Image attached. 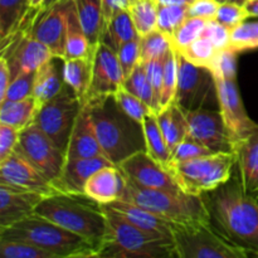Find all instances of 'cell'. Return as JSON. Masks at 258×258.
Returning <instances> with one entry per match:
<instances>
[{
	"mask_svg": "<svg viewBox=\"0 0 258 258\" xmlns=\"http://www.w3.org/2000/svg\"><path fill=\"white\" fill-rule=\"evenodd\" d=\"M0 238L29 242L52 252L57 258L97 257L98 253V247L93 242L35 213L0 228Z\"/></svg>",
	"mask_w": 258,
	"mask_h": 258,
	"instance_id": "4",
	"label": "cell"
},
{
	"mask_svg": "<svg viewBox=\"0 0 258 258\" xmlns=\"http://www.w3.org/2000/svg\"><path fill=\"white\" fill-rule=\"evenodd\" d=\"M0 254L3 258H57L54 253L24 241L0 238Z\"/></svg>",
	"mask_w": 258,
	"mask_h": 258,
	"instance_id": "39",
	"label": "cell"
},
{
	"mask_svg": "<svg viewBox=\"0 0 258 258\" xmlns=\"http://www.w3.org/2000/svg\"><path fill=\"white\" fill-rule=\"evenodd\" d=\"M211 154L214 153L212 150H209L208 148H206L204 145L199 144L198 141H196L194 139H191L190 136H188L185 140H183L180 144H178L176 148L173 150L170 163L193 160V159L211 155Z\"/></svg>",
	"mask_w": 258,
	"mask_h": 258,
	"instance_id": "46",
	"label": "cell"
},
{
	"mask_svg": "<svg viewBox=\"0 0 258 258\" xmlns=\"http://www.w3.org/2000/svg\"><path fill=\"white\" fill-rule=\"evenodd\" d=\"M217 2H218L219 4H222V3H234V4L244 5L248 0H217Z\"/></svg>",
	"mask_w": 258,
	"mask_h": 258,
	"instance_id": "58",
	"label": "cell"
},
{
	"mask_svg": "<svg viewBox=\"0 0 258 258\" xmlns=\"http://www.w3.org/2000/svg\"><path fill=\"white\" fill-rule=\"evenodd\" d=\"M39 107L33 96L18 101H3L0 103V123L22 131L34 122Z\"/></svg>",
	"mask_w": 258,
	"mask_h": 258,
	"instance_id": "30",
	"label": "cell"
},
{
	"mask_svg": "<svg viewBox=\"0 0 258 258\" xmlns=\"http://www.w3.org/2000/svg\"><path fill=\"white\" fill-rule=\"evenodd\" d=\"M244 8H246L249 17L258 18V0H248V2L244 4Z\"/></svg>",
	"mask_w": 258,
	"mask_h": 258,
	"instance_id": "55",
	"label": "cell"
},
{
	"mask_svg": "<svg viewBox=\"0 0 258 258\" xmlns=\"http://www.w3.org/2000/svg\"><path fill=\"white\" fill-rule=\"evenodd\" d=\"M126 186V175L120 166L108 165L91 175L85 186V194L100 204L118 201Z\"/></svg>",
	"mask_w": 258,
	"mask_h": 258,
	"instance_id": "22",
	"label": "cell"
},
{
	"mask_svg": "<svg viewBox=\"0 0 258 258\" xmlns=\"http://www.w3.org/2000/svg\"><path fill=\"white\" fill-rule=\"evenodd\" d=\"M103 154L100 141L97 139L92 116H91L90 102H85L81 106L80 113L76 118L70 143H68L66 160L67 159L80 158H95Z\"/></svg>",
	"mask_w": 258,
	"mask_h": 258,
	"instance_id": "21",
	"label": "cell"
},
{
	"mask_svg": "<svg viewBox=\"0 0 258 258\" xmlns=\"http://www.w3.org/2000/svg\"><path fill=\"white\" fill-rule=\"evenodd\" d=\"M115 98L116 101H117L118 106H120L130 117H133L134 120L139 121V122L141 123L144 122L146 116H149L150 113L154 112L141 98H139L138 96H135L134 93L128 92L123 86L115 93Z\"/></svg>",
	"mask_w": 258,
	"mask_h": 258,
	"instance_id": "43",
	"label": "cell"
},
{
	"mask_svg": "<svg viewBox=\"0 0 258 258\" xmlns=\"http://www.w3.org/2000/svg\"><path fill=\"white\" fill-rule=\"evenodd\" d=\"M0 183L37 191L47 197L58 193L52 181L48 180L17 148L0 160Z\"/></svg>",
	"mask_w": 258,
	"mask_h": 258,
	"instance_id": "17",
	"label": "cell"
},
{
	"mask_svg": "<svg viewBox=\"0 0 258 258\" xmlns=\"http://www.w3.org/2000/svg\"><path fill=\"white\" fill-rule=\"evenodd\" d=\"M118 201L134 203L156 216L178 224L211 223L208 208L202 196L140 186L126 176V186Z\"/></svg>",
	"mask_w": 258,
	"mask_h": 258,
	"instance_id": "6",
	"label": "cell"
},
{
	"mask_svg": "<svg viewBox=\"0 0 258 258\" xmlns=\"http://www.w3.org/2000/svg\"><path fill=\"white\" fill-rule=\"evenodd\" d=\"M202 198L212 227L248 257L258 256V202L244 191L239 173L232 174L228 181L202 194Z\"/></svg>",
	"mask_w": 258,
	"mask_h": 258,
	"instance_id": "1",
	"label": "cell"
},
{
	"mask_svg": "<svg viewBox=\"0 0 258 258\" xmlns=\"http://www.w3.org/2000/svg\"><path fill=\"white\" fill-rule=\"evenodd\" d=\"M47 196L19 186L0 183V228H5L35 213Z\"/></svg>",
	"mask_w": 258,
	"mask_h": 258,
	"instance_id": "19",
	"label": "cell"
},
{
	"mask_svg": "<svg viewBox=\"0 0 258 258\" xmlns=\"http://www.w3.org/2000/svg\"><path fill=\"white\" fill-rule=\"evenodd\" d=\"M81 106L82 103L75 91L66 85L55 97L38 110L35 116L34 123H37L64 154L67 153L71 134Z\"/></svg>",
	"mask_w": 258,
	"mask_h": 258,
	"instance_id": "9",
	"label": "cell"
},
{
	"mask_svg": "<svg viewBox=\"0 0 258 258\" xmlns=\"http://www.w3.org/2000/svg\"><path fill=\"white\" fill-rule=\"evenodd\" d=\"M113 165L106 156L67 159L59 176L53 181L58 193L85 194V186L92 174L105 166Z\"/></svg>",
	"mask_w": 258,
	"mask_h": 258,
	"instance_id": "20",
	"label": "cell"
},
{
	"mask_svg": "<svg viewBox=\"0 0 258 258\" xmlns=\"http://www.w3.org/2000/svg\"><path fill=\"white\" fill-rule=\"evenodd\" d=\"M117 57L122 67L123 75L125 78L133 73L136 66L141 62V54H140V37L136 39L130 40V42L125 43L121 45L117 50Z\"/></svg>",
	"mask_w": 258,
	"mask_h": 258,
	"instance_id": "48",
	"label": "cell"
},
{
	"mask_svg": "<svg viewBox=\"0 0 258 258\" xmlns=\"http://www.w3.org/2000/svg\"><path fill=\"white\" fill-rule=\"evenodd\" d=\"M123 81L125 75L118 60L117 53L101 42L96 48L93 57L92 82L87 101L115 96V93L122 87Z\"/></svg>",
	"mask_w": 258,
	"mask_h": 258,
	"instance_id": "16",
	"label": "cell"
},
{
	"mask_svg": "<svg viewBox=\"0 0 258 258\" xmlns=\"http://www.w3.org/2000/svg\"><path fill=\"white\" fill-rule=\"evenodd\" d=\"M35 214L102 246L107 234V219L102 204L86 194L55 193L38 204Z\"/></svg>",
	"mask_w": 258,
	"mask_h": 258,
	"instance_id": "3",
	"label": "cell"
},
{
	"mask_svg": "<svg viewBox=\"0 0 258 258\" xmlns=\"http://www.w3.org/2000/svg\"><path fill=\"white\" fill-rule=\"evenodd\" d=\"M107 206L112 207L113 209L120 212L128 222H131L134 226L140 228L141 231L146 232L150 236L159 239L174 241L173 231H171L173 223L156 216L153 212L123 201H115Z\"/></svg>",
	"mask_w": 258,
	"mask_h": 258,
	"instance_id": "23",
	"label": "cell"
},
{
	"mask_svg": "<svg viewBox=\"0 0 258 258\" xmlns=\"http://www.w3.org/2000/svg\"><path fill=\"white\" fill-rule=\"evenodd\" d=\"M143 127L144 134H145L146 151L151 158H154L158 163L166 168L170 163L171 151L159 125L155 112L146 116L143 122Z\"/></svg>",
	"mask_w": 258,
	"mask_h": 258,
	"instance_id": "33",
	"label": "cell"
},
{
	"mask_svg": "<svg viewBox=\"0 0 258 258\" xmlns=\"http://www.w3.org/2000/svg\"><path fill=\"white\" fill-rule=\"evenodd\" d=\"M208 20L203 18L188 17L183 22V24L175 30L173 35L170 37L171 47L176 52H181L184 48L188 47L189 44L198 39L203 33Z\"/></svg>",
	"mask_w": 258,
	"mask_h": 258,
	"instance_id": "38",
	"label": "cell"
},
{
	"mask_svg": "<svg viewBox=\"0 0 258 258\" xmlns=\"http://www.w3.org/2000/svg\"><path fill=\"white\" fill-rule=\"evenodd\" d=\"M73 0H62L48 9H40L29 28V33L47 45L50 52L64 59L67 15Z\"/></svg>",
	"mask_w": 258,
	"mask_h": 258,
	"instance_id": "15",
	"label": "cell"
},
{
	"mask_svg": "<svg viewBox=\"0 0 258 258\" xmlns=\"http://www.w3.org/2000/svg\"><path fill=\"white\" fill-rule=\"evenodd\" d=\"M229 47L236 52L257 49L258 48V20L243 22L231 30Z\"/></svg>",
	"mask_w": 258,
	"mask_h": 258,
	"instance_id": "40",
	"label": "cell"
},
{
	"mask_svg": "<svg viewBox=\"0 0 258 258\" xmlns=\"http://www.w3.org/2000/svg\"><path fill=\"white\" fill-rule=\"evenodd\" d=\"M247 18H249L244 5L234 4V3H222L219 4L218 12H217L216 20H218L221 24L227 27L228 29H234L246 22Z\"/></svg>",
	"mask_w": 258,
	"mask_h": 258,
	"instance_id": "47",
	"label": "cell"
},
{
	"mask_svg": "<svg viewBox=\"0 0 258 258\" xmlns=\"http://www.w3.org/2000/svg\"><path fill=\"white\" fill-rule=\"evenodd\" d=\"M176 88H178V60H176V52L171 48L164 58V77L160 110L168 107L175 101Z\"/></svg>",
	"mask_w": 258,
	"mask_h": 258,
	"instance_id": "37",
	"label": "cell"
},
{
	"mask_svg": "<svg viewBox=\"0 0 258 258\" xmlns=\"http://www.w3.org/2000/svg\"><path fill=\"white\" fill-rule=\"evenodd\" d=\"M159 4L156 0H131L128 12L139 35L158 29Z\"/></svg>",
	"mask_w": 258,
	"mask_h": 258,
	"instance_id": "34",
	"label": "cell"
},
{
	"mask_svg": "<svg viewBox=\"0 0 258 258\" xmlns=\"http://www.w3.org/2000/svg\"><path fill=\"white\" fill-rule=\"evenodd\" d=\"M87 102L101 148L113 165L118 166L139 151H146L143 123L130 117L118 106L115 96Z\"/></svg>",
	"mask_w": 258,
	"mask_h": 258,
	"instance_id": "2",
	"label": "cell"
},
{
	"mask_svg": "<svg viewBox=\"0 0 258 258\" xmlns=\"http://www.w3.org/2000/svg\"><path fill=\"white\" fill-rule=\"evenodd\" d=\"M58 2H62V0H45L44 4H43V7H42V9H48V8H50L52 5H54L55 3H58Z\"/></svg>",
	"mask_w": 258,
	"mask_h": 258,
	"instance_id": "59",
	"label": "cell"
},
{
	"mask_svg": "<svg viewBox=\"0 0 258 258\" xmlns=\"http://www.w3.org/2000/svg\"><path fill=\"white\" fill-rule=\"evenodd\" d=\"M93 57L95 54L91 57L64 59V66H63L64 81L75 91L81 103L87 101L88 92H90L91 82H92Z\"/></svg>",
	"mask_w": 258,
	"mask_h": 258,
	"instance_id": "28",
	"label": "cell"
},
{
	"mask_svg": "<svg viewBox=\"0 0 258 258\" xmlns=\"http://www.w3.org/2000/svg\"><path fill=\"white\" fill-rule=\"evenodd\" d=\"M184 2H185L186 3V4H191V3H193L194 2V0H184Z\"/></svg>",
	"mask_w": 258,
	"mask_h": 258,
	"instance_id": "60",
	"label": "cell"
},
{
	"mask_svg": "<svg viewBox=\"0 0 258 258\" xmlns=\"http://www.w3.org/2000/svg\"><path fill=\"white\" fill-rule=\"evenodd\" d=\"M10 81H12V76H10V68L9 64H8V60L7 58L0 55V102L4 101L5 93H7Z\"/></svg>",
	"mask_w": 258,
	"mask_h": 258,
	"instance_id": "54",
	"label": "cell"
},
{
	"mask_svg": "<svg viewBox=\"0 0 258 258\" xmlns=\"http://www.w3.org/2000/svg\"><path fill=\"white\" fill-rule=\"evenodd\" d=\"M237 168L246 193H258V130L236 145Z\"/></svg>",
	"mask_w": 258,
	"mask_h": 258,
	"instance_id": "26",
	"label": "cell"
},
{
	"mask_svg": "<svg viewBox=\"0 0 258 258\" xmlns=\"http://www.w3.org/2000/svg\"><path fill=\"white\" fill-rule=\"evenodd\" d=\"M75 5L88 42L93 48H97L105 30L102 0H75Z\"/></svg>",
	"mask_w": 258,
	"mask_h": 258,
	"instance_id": "29",
	"label": "cell"
},
{
	"mask_svg": "<svg viewBox=\"0 0 258 258\" xmlns=\"http://www.w3.org/2000/svg\"><path fill=\"white\" fill-rule=\"evenodd\" d=\"M218 50L219 49L212 43V40H209L204 35H201L198 39L194 40L191 44L178 53L184 55L189 62L208 68Z\"/></svg>",
	"mask_w": 258,
	"mask_h": 258,
	"instance_id": "41",
	"label": "cell"
},
{
	"mask_svg": "<svg viewBox=\"0 0 258 258\" xmlns=\"http://www.w3.org/2000/svg\"><path fill=\"white\" fill-rule=\"evenodd\" d=\"M237 54L234 49L227 47L224 49L218 50L216 57L213 58L212 63L209 64V71L213 76H221L226 78L237 77Z\"/></svg>",
	"mask_w": 258,
	"mask_h": 258,
	"instance_id": "44",
	"label": "cell"
},
{
	"mask_svg": "<svg viewBox=\"0 0 258 258\" xmlns=\"http://www.w3.org/2000/svg\"><path fill=\"white\" fill-rule=\"evenodd\" d=\"M171 48L170 38L161 30L155 29L148 34L140 35L141 62L161 59Z\"/></svg>",
	"mask_w": 258,
	"mask_h": 258,
	"instance_id": "35",
	"label": "cell"
},
{
	"mask_svg": "<svg viewBox=\"0 0 258 258\" xmlns=\"http://www.w3.org/2000/svg\"><path fill=\"white\" fill-rule=\"evenodd\" d=\"M159 5H188L184 0H156Z\"/></svg>",
	"mask_w": 258,
	"mask_h": 258,
	"instance_id": "56",
	"label": "cell"
},
{
	"mask_svg": "<svg viewBox=\"0 0 258 258\" xmlns=\"http://www.w3.org/2000/svg\"><path fill=\"white\" fill-rule=\"evenodd\" d=\"M20 131L7 123H0V160L15 150L19 141Z\"/></svg>",
	"mask_w": 258,
	"mask_h": 258,
	"instance_id": "51",
	"label": "cell"
},
{
	"mask_svg": "<svg viewBox=\"0 0 258 258\" xmlns=\"http://www.w3.org/2000/svg\"><path fill=\"white\" fill-rule=\"evenodd\" d=\"M44 2L45 0H29L30 8H33V9H42Z\"/></svg>",
	"mask_w": 258,
	"mask_h": 258,
	"instance_id": "57",
	"label": "cell"
},
{
	"mask_svg": "<svg viewBox=\"0 0 258 258\" xmlns=\"http://www.w3.org/2000/svg\"><path fill=\"white\" fill-rule=\"evenodd\" d=\"M30 27L20 30L2 47V55L7 58L12 80L20 73L35 72L40 66L54 57L47 45L30 34Z\"/></svg>",
	"mask_w": 258,
	"mask_h": 258,
	"instance_id": "14",
	"label": "cell"
},
{
	"mask_svg": "<svg viewBox=\"0 0 258 258\" xmlns=\"http://www.w3.org/2000/svg\"><path fill=\"white\" fill-rule=\"evenodd\" d=\"M139 37L140 35L136 30L130 12L128 9H122L118 10L106 25L101 42L113 50H117L122 44Z\"/></svg>",
	"mask_w": 258,
	"mask_h": 258,
	"instance_id": "32",
	"label": "cell"
},
{
	"mask_svg": "<svg viewBox=\"0 0 258 258\" xmlns=\"http://www.w3.org/2000/svg\"><path fill=\"white\" fill-rule=\"evenodd\" d=\"M253 197H254V198H256V201L258 202V193H256V194H254V196H253Z\"/></svg>",
	"mask_w": 258,
	"mask_h": 258,
	"instance_id": "61",
	"label": "cell"
},
{
	"mask_svg": "<svg viewBox=\"0 0 258 258\" xmlns=\"http://www.w3.org/2000/svg\"><path fill=\"white\" fill-rule=\"evenodd\" d=\"M17 149L52 184L59 176L66 154L37 123L33 122L20 131Z\"/></svg>",
	"mask_w": 258,
	"mask_h": 258,
	"instance_id": "11",
	"label": "cell"
},
{
	"mask_svg": "<svg viewBox=\"0 0 258 258\" xmlns=\"http://www.w3.org/2000/svg\"><path fill=\"white\" fill-rule=\"evenodd\" d=\"M202 35L212 40L214 45L219 50L229 47V39H231V29L224 27L223 24L216 19H211L207 22L206 28H204Z\"/></svg>",
	"mask_w": 258,
	"mask_h": 258,
	"instance_id": "50",
	"label": "cell"
},
{
	"mask_svg": "<svg viewBox=\"0 0 258 258\" xmlns=\"http://www.w3.org/2000/svg\"><path fill=\"white\" fill-rule=\"evenodd\" d=\"M122 86L128 91V92L134 93V95L138 96L139 98H141L151 110H155L153 88H151L148 75H146L145 63H139V64L136 66L135 70L133 71V73L125 78ZM154 112H155V111H154Z\"/></svg>",
	"mask_w": 258,
	"mask_h": 258,
	"instance_id": "36",
	"label": "cell"
},
{
	"mask_svg": "<svg viewBox=\"0 0 258 258\" xmlns=\"http://www.w3.org/2000/svg\"><path fill=\"white\" fill-rule=\"evenodd\" d=\"M63 66L64 59L54 55L35 71L33 97L39 108L55 97L67 85L63 76Z\"/></svg>",
	"mask_w": 258,
	"mask_h": 258,
	"instance_id": "25",
	"label": "cell"
},
{
	"mask_svg": "<svg viewBox=\"0 0 258 258\" xmlns=\"http://www.w3.org/2000/svg\"><path fill=\"white\" fill-rule=\"evenodd\" d=\"M219 3L217 0H194L188 5V17L203 18L211 20L216 19Z\"/></svg>",
	"mask_w": 258,
	"mask_h": 258,
	"instance_id": "52",
	"label": "cell"
},
{
	"mask_svg": "<svg viewBox=\"0 0 258 258\" xmlns=\"http://www.w3.org/2000/svg\"><path fill=\"white\" fill-rule=\"evenodd\" d=\"M156 117L169 149L173 153L176 145L189 136V125L185 111L174 101L168 107L159 111Z\"/></svg>",
	"mask_w": 258,
	"mask_h": 258,
	"instance_id": "27",
	"label": "cell"
},
{
	"mask_svg": "<svg viewBox=\"0 0 258 258\" xmlns=\"http://www.w3.org/2000/svg\"><path fill=\"white\" fill-rule=\"evenodd\" d=\"M165 58V57H164ZM164 58L161 59L149 60L145 63L146 75L154 93V103H155V113L160 111L161 90H163V77H164Z\"/></svg>",
	"mask_w": 258,
	"mask_h": 258,
	"instance_id": "49",
	"label": "cell"
},
{
	"mask_svg": "<svg viewBox=\"0 0 258 258\" xmlns=\"http://www.w3.org/2000/svg\"><path fill=\"white\" fill-rule=\"evenodd\" d=\"M130 3H131V0H130Z\"/></svg>",
	"mask_w": 258,
	"mask_h": 258,
	"instance_id": "62",
	"label": "cell"
},
{
	"mask_svg": "<svg viewBox=\"0 0 258 258\" xmlns=\"http://www.w3.org/2000/svg\"><path fill=\"white\" fill-rule=\"evenodd\" d=\"M130 180L140 186L163 189L170 191H183L170 171L151 158L148 151H139L118 165Z\"/></svg>",
	"mask_w": 258,
	"mask_h": 258,
	"instance_id": "18",
	"label": "cell"
},
{
	"mask_svg": "<svg viewBox=\"0 0 258 258\" xmlns=\"http://www.w3.org/2000/svg\"><path fill=\"white\" fill-rule=\"evenodd\" d=\"M96 48L88 42L85 34L80 19H78L77 10H76L75 0L71 4L67 15V37H66V54L64 59L71 58H85L95 54Z\"/></svg>",
	"mask_w": 258,
	"mask_h": 258,
	"instance_id": "31",
	"label": "cell"
},
{
	"mask_svg": "<svg viewBox=\"0 0 258 258\" xmlns=\"http://www.w3.org/2000/svg\"><path fill=\"white\" fill-rule=\"evenodd\" d=\"M237 165L236 153H214L166 166L183 191L202 196L229 180Z\"/></svg>",
	"mask_w": 258,
	"mask_h": 258,
	"instance_id": "7",
	"label": "cell"
},
{
	"mask_svg": "<svg viewBox=\"0 0 258 258\" xmlns=\"http://www.w3.org/2000/svg\"><path fill=\"white\" fill-rule=\"evenodd\" d=\"M40 9L30 8L29 0H0V39L4 47L22 29L30 27ZM37 18V17H35Z\"/></svg>",
	"mask_w": 258,
	"mask_h": 258,
	"instance_id": "24",
	"label": "cell"
},
{
	"mask_svg": "<svg viewBox=\"0 0 258 258\" xmlns=\"http://www.w3.org/2000/svg\"><path fill=\"white\" fill-rule=\"evenodd\" d=\"M107 219V234L97 257L173 258L178 257L174 241L159 239L141 231L120 212L102 204Z\"/></svg>",
	"mask_w": 258,
	"mask_h": 258,
	"instance_id": "5",
	"label": "cell"
},
{
	"mask_svg": "<svg viewBox=\"0 0 258 258\" xmlns=\"http://www.w3.org/2000/svg\"><path fill=\"white\" fill-rule=\"evenodd\" d=\"M128 7H130V0H102L105 28L118 10L128 9Z\"/></svg>",
	"mask_w": 258,
	"mask_h": 258,
	"instance_id": "53",
	"label": "cell"
},
{
	"mask_svg": "<svg viewBox=\"0 0 258 258\" xmlns=\"http://www.w3.org/2000/svg\"><path fill=\"white\" fill-rule=\"evenodd\" d=\"M189 136L213 153H236L221 111L198 108L185 111Z\"/></svg>",
	"mask_w": 258,
	"mask_h": 258,
	"instance_id": "13",
	"label": "cell"
},
{
	"mask_svg": "<svg viewBox=\"0 0 258 258\" xmlns=\"http://www.w3.org/2000/svg\"><path fill=\"white\" fill-rule=\"evenodd\" d=\"M217 86V97L222 116L226 122L229 136L234 146L242 140L251 136L258 130V123L252 121L244 108L243 101L239 95L236 78H226L214 76Z\"/></svg>",
	"mask_w": 258,
	"mask_h": 258,
	"instance_id": "12",
	"label": "cell"
},
{
	"mask_svg": "<svg viewBox=\"0 0 258 258\" xmlns=\"http://www.w3.org/2000/svg\"><path fill=\"white\" fill-rule=\"evenodd\" d=\"M34 78L35 72L20 73L13 78L8 86L4 101H18L32 97L34 92Z\"/></svg>",
	"mask_w": 258,
	"mask_h": 258,
	"instance_id": "45",
	"label": "cell"
},
{
	"mask_svg": "<svg viewBox=\"0 0 258 258\" xmlns=\"http://www.w3.org/2000/svg\"><path fill=\"white\" fill-rule=\"evenodd\" d=\"M188 18V5H159L158 29L169 38Z\"/></svg>",
	"mask_w": 258,
	"mask_h": 258,
	"instance_id": "42",
	"label": "cell"
},
{
	"mask_svg": "<svg viewBox=\"0 0 258 258\" xmlns=\"http://www.w3.org/2000/svg\"><path fill=\"white\" fill-rule=\"evenodd\" d=\"M176 52V50H175ZM178 60V88L175 102L184 111L206 108L204 106L217 97L214 76L209 68L189 62L184 55L176 52Z\"/></svg>",
	"mask_w": 258,
	"mask_h": 258,
	"instance_id": "10",
	"label": "cell"
},
{
	"mask_svg": "<svg viewBox=\"0 0 258 258\" xmlns=\"http://www.w3.org/2000/svg\"><path fill=\"white\" fill-rule=\"evenodd\" d=\"M178 258H246V252L224 239L211 223H173Z\"/></svg>",
	"mask_w": 258,
	"mask_h": 258,
	"instance_id": "8",
	"label": "cell"
}]
</instances>
